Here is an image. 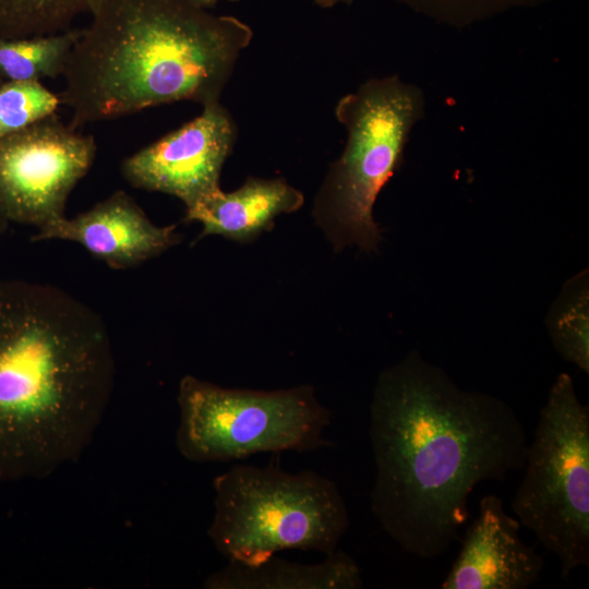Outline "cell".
<instances>
[{
    "mask_svg": "<svg viewBox=\"0 0 589 589\" xmlns=\"http://www.w3.org/2000/svg\"><path fill=\"white\" fill-rule=\"evenodd\" d=\"M97 0H0V36L21 38L68 31Z\"/></svg>",
    "mask_w": 589,
    "mask_h": 589,
    "instance_id": "obj_16",
    "label": "cell"
},
{
    "mask_svg": "<svg viewBox=\"0 0 589 589\" xmlns=\"http://www.w3.org/2000/svg\"><path fill=\"white\" fill-rule=\"evenodd\" d=\"M369 436L372 514L404 552L423 560L449 550L473 489L522 469L528 447L506 401L460 388L417 351L380 374Z\"/></svg>",
    "mask_w": 589,
    "mask_h": 589,
    "instance_id": "obj_1",
    "label": "cell"
},
{
    "mask_svg": "<svg viewBox=\"0 0 589 589\" xmlns=\"http://www.w3.org/2000/svg\"><path fill=\"white\" fill-rule=\"evenodd\" d=\"M115 376L99 313L52 285L0 280V483L40 480L76 462Z\"/></svg>",
    "mask_w": 589,
    "mask_h": 589,
    "instance_id": "obj_2",
    "label": "cell"
},
{
    "mask_svg": "<svg viewBox=\"0 0 589 589\" xmlns=\"http://www.w3.org/2000/svg\"><path fill=\"white\" fill-rule=\"evenodd\" d=\"M60 97L39 81L0 85V137L57 113Z\"/></svg>",
    "mask_w": 589,
    "mask_h": 589,
    "instance_id": "obj_17",
    "label": "cell"
},
{
    "mask_svg": "<svg viewBox=\"0 0 589 589\" xmlns=\"http://www.w3.org/2000/svg\"><path fill=\"white\" fill-rule=\"evenodd\" d=\"M9 224V219L0 207V236L7 230Z\"/></svg>",
    "mask_w": 589,
    "mask_h": 589,
    "instance_id": "obj_21",
    "label": "cell"
},
{
    "mask_svg": "<svg viewBox=\"0 0 589 589\" xmlns=\"http://www.w3.org/2000/svg\"><path fill=\"white\" fill-rule=\"evenodd\" d=\"M65 240L79 243L110 268L127 269L153 259L180 242L176 226L149 220L124 191L75 217L65 216L37 230L33 241Z\"/></svg>",
    "mask_w": 589,
    "mask_h": 589,
    "instance_id": "obj_11",
    "label": "cell"
},
{
    "mask_svg": "<svg viewBox=\"0 0 589 589\" xmlns=\"http://www.w3.org/2000/svg\"><path fill=\"white\" fill-rule=\"evenodd\" d=\"M520 526L505 512L498 496H483L441 588L527 589L538 582L544 561L524 543Z\"/></svg>",
    "mask_w": 589,
    "mask_h": 589,
    "instance_id": "obj_10",
    "label": "cell"
},
{
    "mask_svg": "<svg viewBox=\"0 0 589 589\" xmlns=\"http://www.w3.org/2000/svg\"><path fill=\"white\" fill-rule=\"evenodd\" d=\"M419 10L448 19H473L542 0H400Z\"/></svg>",
    "mask_w": 589,
    "mask_h": 589,
    "instance_id": "obj_18",
    "label": "cell"
},
{
    "mask_svg": "<svg viewBox=\"0 0 589 589\" xmlns=\"http://www.w3.org/2000/svg\"><path fill=\"white\" fill-rule=\"evenodd\" d=\"M62 73L61 104L77 128L151 107L219 101L248 24L188 0H97Z\"/></svg>",
    "mask_w": 589,
    "mask_h": 589,
    "instance_id": "obj_3",
    "label": "cell"
},
{
    "mask_svg": "<svg viewBox=\"0 0 589 589\" xmlns=\"http://www.w3.org/2000/svg\"><path fill=\"white\" fill-rule=\"evenodd\" d=\"M302 193L283 179L249 178L238 190L221 189L185 211V220L203 225V236L219 235L247 242L267 230L276 216L299 209Z\"/></svg>",
    "mask_w": 589,
    "mask_h": 589,
    "instance_id": "obj_12",
    "label": "cell"
},
{
    "mask_svg": "<svg viewBox=\"0 0 589 589\" xmlns=\"http://www.w3.org/2000/svg\"><path fill=\"white\" fill-rule=\"evenodd\" d=\"M176 445L192 462H223L260 453L310 452L330 445L329 409L311 386L254 390L224 388L192 375L178 390Z\"/></svg>",
    "mask_w": 589,
    "mask_h": 589,
    "instance_id": "obj_7",
    "label": "cell"
},
{
    "mask_svg": "<svg viewBox=\"0 0 589 589\" xmlns=\"http://www.w3.org/2000/svg\"><path fill=\"white\" fill-rule=\"evenodd\" d=\"M358 563L341 550L316 564L289 562L275 555L252 566L228 563L204 581L207 589H360Z\"/></svg>",
    "mask_w": 589,
    "mask_h": 589,
    "instance_id": "obj_13",
    "label": "cell"
},
{
    "mask_svg": "<svg viewBox=\"0 0 589 589\" xmlns=\"http://www.w3.org/2000/svg\"><path fill=\"white\" fill-rule=\"evenodd\" d=\"M587 271L573 277L554 302L548 328L557 352L589 373V304Z\"/></svg>",
    "mask_w": 589,
    "mask_h": 589,
    "instance_id": "obj_15",
    "label": "cell"
},
{
    "mask_svg": "<svg viewBox=\"0 0 589 589\" xmlns=\"http://www.w3.org/2000/svg\"><path fill=\"white\" fill-rule=\"evenodd\" d=\"M79 35L80 31L70 28L32 37L0 36V85L62 75Z\"/></svg>",
    "mask_w": 589,
    "mask_h": 589,
    "instance_id": "obj_14",
    "label": "cell"
},
{
    "mask_svg": "<svg viewBox=\"0 0 589 589\" xmlns=\"http://www.w3.org/2000/svg\"><path fill=\"white\" fill-rule=\"evenodd\" d=\"M188 1H190L191 3L200 8L209 9L216 5L221 0H188ZM227 1H239V0H227Z\"/></svg>",
    "mask_w": 589,
    "mask_h": 589,
    "instance_id": "obj_19",
    "label": "cell"
},
{
    "mask_svg": "<svg viewBox=\"0 0 589 589\" xmlns=\"http://www.w3.org/2000/svg\"><path fill=\"white\" fill-rule=\"evenodd\" d=\"M236 139V127L219 101L125 158L124 179L134 188L176 196L190 209L220 190L219 177Z\"/></svg>",
    "mask_w": 589,
    "mask_h": 589,
    "instance_id": "obj_9",
    "label": "cell"
},
{
    "mask_svg": "<svg viewBox=\"0 0 589 589\" xmlns=\"http://www.w3.org/2000/svg\"><path fill=\"white\" fill-rule=\"evenodd\" d=\"M312 1L322 8H332L340 2H346L348 0H312Z\"/></svg>",
    "mask_w": 589,
    "mask_h": 589,
    "instance_id": "obj_20",
    "label": "cell"
},
{
    "mask_svg": "<svg viewBox=\"0 0 589 589\" xmlns=\"http://www.w3.org/2000/svg\"><path fill=\"white\" fill-rule=\"evenodd\" d=\"M524 468L512 509L567 580L589 566V407L567 373L557 375L539 411Z\"/></svg>",
    "mask_w": 589,
    "mask_h": 589,
    "instance_id": "obj_6",
    "label": "cell"
},
{
    "mask_svg": "<svg viewBox=\"0 0 589 589\" xmlns=\"http://www.w3.org/2000/svg\"><path fill=\"white\" fill-rule=\"evenodd\" d=\"M207 536L228 563L261 564L284 550H337L350 519L334 481L312 470L235 465L214 481Z\"/></svg>",
    "mask_w": 589,
    "mask_h": 589,
    "instance_id": "obj_4",
    "label": "cell"
},
{
    "mask_svg": "<svg viewBox=\"0 0 589 589\" xmlns=\"http://www.w3.org/2000/svg\"><path fill=\"white\" fill-rule=\"evenodd\" d=\"M96 155L92 135L57 113L0 137V207L37 230L64 217L67 201Z\"/></svg>",
    "mask_w": 589,
    "mask_h": 589,
    "instance_id": "obj_8",
    "label": "cell"
},
{
    "mask_svg": "<svg viewBox=\"0 0 589 589\" xmlns=\"http://www.w3.org/2000/svg\"><path fill=\"white\" fill-rule=\"evenodd\" d=\"M419 93L397 77L372 80L342 97L335 109L348 139L317 195L315 217L337 249L374 251L382 240L373 206L399 167L419 118Z\"/></svg>",
    "mask_w": 589,
    "mask_h": 589,
    "instance_id": "obj_5",
    "label": "cell"
}]
</instances>
